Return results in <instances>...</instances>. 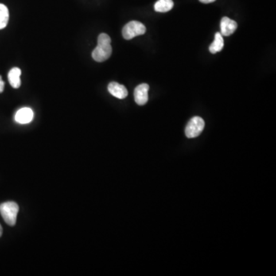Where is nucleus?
<instances>
[{
    "instance_id": "10",
    "label": "nucleus",
    "mask_w": 276,
    "mask_h": 276,
    "mask_svg": "<svg viewBox=\"0 0 276 276\" xmlns=\"http://www.w3.org/2000/svg\"><path fill=\"white\" fill-rule=\"evenodd\" d=\"M224 46V41H223V36L220 32H216L215 35L213 42L210 46V52L212 54H216L220 52Z\"/></svg>"
},
{
    "instance_id": "12",
    "label": "nucleus",
    "mask_w": 276,
    "mask_h": 276,
    "mask_svg": "<svg viewBox=\"0 0 276 276\" xmlns=\"http://www.w3.org/2000/svg\"><path fill=\"white\" fill-rule=\"evenodd\" d=\"M9 9L4 4L0 3V29H4L9 22Z\"/></svg>"
},
{
    "instance_id": "14",
    "label": "nucleus",
    "mask_w": 276,
    "mask_h": 276,
    "mask_svg": "<svg viewBox=\"0 0 276 276\" xmlns=\"http://www.w3.org/2000/svg\"><path fill=\"white\" fill-rule=\"evenodd\" d=\"M216 0H200V2H203V3H211V2H215Z\"/></svg>"
},
{
    "instance_id": "1",
    "label": "nucleus",
    "mask_w": 276,
    "mask_h": 276,
    "mask_svg": "<svg viewBox=\"0 0 276 276\" xmlns=\"http://www.w3.org/2000/svg\"><path fill=\"white\" fill-rule=\"evenodd\" d=\"M110 42L111 40L108 35L106 33L100 34L98 36V45L92 52L93 59L98 63L107 60L112 53V47Z\"/></svg>"
},
{
    "instance_id": "7",
    "label": "nucleus",
    "mask_w": 276,
    "mask_h": 276,
    "mask_svg": "<svg viewBox=\"0 0 276 276\" xmlns=\"http://www.w3.org/2000/svg\"><path fill=\"white\" fill-rule=\"evenodd\" d=\"M33 117H34V113L32 109L29 107H22L16 112L15 120L17 123L25 125L30 123L33 120Z\"/></svg>"
},
{
    "instance_id": "5",
    "label": "nucleus",
    "mask_w": 276,
    "mask_h": 276,
    "mask_svg": "<svg viewBox=\"0 0 276 276\" xmlns=\"http://www.w3.org/2000/svg\"><path fill=\"white\" fill-rule=\"evenodd\" d=\"M148 91L149 85L148 84H141L134 89V100L138 106H145L148 102Z\"/></svg>"
},
{
    "instance_id": "2",
    "label": "nucleus",
    "mask_w": 276,
    "mask_h": 276,
    "mask_svg": "<svg viewBox=\"0 0 276 276\" xmlns=\"http://www.w3.org/2000/svg\"><path fill=\"white\" fill-rule=\"evenodd\" d=\"M19 206L15 202H5L0 205V213L6 224L14 226L19 212Z\"/></svg>"
},
{
    "instance_id": "8",
    "label": "nucleus",
    "mask_w": 276,
    "mask_h": 276,
    "mask_svg": "<svg viewBox=\"0 0 276 276\" xmlns=\"http://www.w3.org/2000/svg\"><path fill=\"white\" fill-rule=\"evenodd\" d=\"M107 89H108L110 95L118 98V99H125L128 95L126 87L122 85L118 84L117 82H110V84L108 85Z\"/></svg>"
},
{
    "instance_id": "11",
    "label": "nucleus",
    "mask_w": 276,
    "mask_h": 276,
    "mask_svg": "<svg viewBox=\"0 0 276 276\" xmlns=\"http://www.w3.org/2000/svg\"><path fill=\"white\" fill-rule=\"evenodd\" d=\"M173 7V2L172 0H158L154 5V9L158 13H167Z\"/></svg>"
},
{
    "instance_id": "3",
    "label": "nucleus",
    "mask_w": 276,
    "mask_h": 276,
    "mask_svg": "<svg viewBox=\"0 0 276 276\" xmlns=\"http://www.w3.org/2000/svg\"><path fill=\"white\" fill-rule=\"evenodd\" d=\"M146 32V27L138 21H131L125 25L122 35L125 40H130L136 36H141Z\"/></svg>"
},
{
    "instance_id": "15",
    "label": "nucleus",
    "mask_w": 276,
    "mask_h": 276,
    "mask_svg": "<svg viewBox=\"0 0 276 276\" xmlns=\"http://www.w3.org/2000/svg\"><path fill=\"white\" fill-rule=\"evenodd\" d=\"M2 227L1 225H0V237L2 236Z\"/></svg>"
},
{
    "instance_id": "4",
    "label": "nucleus",
    "mask_w": 276,
    "mask_h": 276,
    "mask_svg": "<svg viewBox=\"0 0 276 276\" xmlns=\"http://www.w3.org/2000/svg\"><path fill=\"white\" fill-rule=\"evenodd\" d=\"M205 127V122L200 117L192 118L187 124L185 129V134L188 138H194L198 137L203 132Z\"/></svg>"
},
{
    "instance_id": "6",
    "label": "nucleus",
    "mask_w": 276,
    "mask_h": 276,
    "mask_svg": "<svg viewBox=\"0 0 276 276\" xmlns=\"http://www.w3.org/2000/svg\"><path fill=\"white\" fill-rule=\"evenodd\" d=\"M237 26L238 25L236 21L228 17H223L220 23L221 35L224 36H231L236 30Z\"/></svg>"
},
{
    "instance_id": "13",
    "label": "nucleus",
    "mask_w": 276,
    "mask_h": 276,
    "mask_svg": "<svg viewBox=\"0 0 276 276\" xmlns=\"http://www.w3.org/2000/svg\"><path fill=\"white\" fill-rule=\"evenodd\" d=\"M4 87H5V82L2 81V77L0 76V93L3 91Z\"/></svg>"
},
{
    "instance_id": "9",
    "label": "nucleus",
    "mask_w": 276,
    "mask_h": 276,
    "mask_svg": "<svg viewBox=\"0 0 276 276\" xmlns=\"http://www.w3.org/2000/svg\"><path fill=\"white\" fill-rule=\"evenodd\" d=\"M21 69L19 68H12L8 74L9 84L14 88H19L21 86Z\"/></svg>"
}]
</instances>
